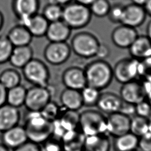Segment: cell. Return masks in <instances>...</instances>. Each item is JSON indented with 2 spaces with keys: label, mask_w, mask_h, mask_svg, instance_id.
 <instances>
[{
  "label": "cell",
  "mask_w": 151,
  "mask_h": 151,
  "mask_svg": "<svg viewBox=\"0 0 151 151\" xmlns=\"http://www.w3.org/2000/svg\"><path fill=\"white\" fill-rule=\"evenodd\" d=\"M23 126L28 140L39 145L52 136L53 122L45 119L40 111L27 110Z\"/></svg>",
  "instance_id": "cell-1"
},
{
  "label": "cell",
  "mask_w": 151,
  "mask_h": 151,
  "mask_svg": "<svg viewBox=\"0 0 151 151\" xmlns=\"http://www.w3.org/2000/svg\"><path fill=\"white\" fill-rule=\"evenodd\" d=\"M87 85L101 91L107 87L113 78V68L104 60L92 61L84 68Z\"/></svg>",
  "instance_id": "cell-2"
},
{
  "label": "cell",
  "mask_w": 151,
  "mask_h": 151,
  "mask_svg": "<svg viewBox=\"0 0 151 151\" xmlns=\"http://www.w3.org/2000/svg\"><path fill=\"white\" fill-rule=\"evenodd\" d=\"M91 16L89 6L74 1L64 5L61 19L72 29H78L86 27Z\"/></svg>",
  "instance_id": "cell-3"
},
{
  "label": "cell",
  "mask_w": 151,
  "mask_h": 151,
  "mask_svg": "<svg viewBox=\"0 0 151 151\" xmlns=\"http://www.w3.org/2000/svg\"><path fill=\"white\" fill-rule=\"evenodd\" d=\"M78 128L86 136L107 134V117L102 112L86 110L80 113Z\"/></svg>",
  "instance_id": "cell-4"
},
{
  "label": "cell",
  "mask_w": 151,
  "mask_h": 151,
  "mask_svg": "<svg viewBox=\"0 0 151 151\" xmlns=\"http://www.w3.org/2000/svg\"><path fill=\"white\" fill-rule=\"evenodd\" d=\"M100 44L99 39L94 34L83 31L74 35L70 45L71 51L77 56L83 58H91L96 56Z\"/></svg>",
  "instance_id": "cell-5"
},
{
  "label": "cell",
  "mask_w": 151,
  "mask_h": 151,
  "mask_svg": "<svg viewBox=\"0 0 151 151\" xmlns=\"http://www.w3.org/2000/svg\"><path fill=\"white\" fill-rule=\"evenodd\" d=\"M22 71L26 80L33 86H48L50 72L47 65L41 61L32 58L22 68Z\"/></svg>",
  "instance_id": "cell-6"
},
{
  "label": "cell",
  "mask_w": 151,
  "mask_h": 151,
  "mask_svg": "<svg viewBox=\"0 0 151 151\" xmlns=\"http://www.w3.org/2000/svg\"><path fill=\"white\" fill-rule=\"evenodd\" d=\"M52 94L48 87L33 86L27 89L24 105L27 110L40 111L51 100Z\"/></svg>",
  "instance_id": "cell-7"
},
{
  "label": "cell",
  "mask_w": 151,
  "mask_h": 151,
  "mask_svg": "<svg viewBox=\"0 0 151 151\" xmlns=\"http://www.w3.org/2000/svg\"><path fill=\"white\" fill-rule=\"evenodd\" d=\"M139 60L130 58H125L118 61L113 67V78L121 84L136 80L138 77Z\"/></svg>",
  "instance_id": "cell-8"
},
{
  "label": "cell",
  "mask_w": 151,
  "mask_h": 151,
  "mask_svg": "<svg viewBox=\"0 0 151 151\" xmlns=\"http://www.w3.org/2000/svg\"><path fill=\"white\" fill-rule=\"evenodd\" d=\"M71 53L70 45L67 42H50L44 50V55L48 63L58 65L67 61Z\"/></svg>",
  "instance_id": "cell-9"
},
{
  "label": "cell",
  "mask_w": 151,
  "mask_h": 151,
  "mask_svg": "<svg viewBox=\"0 0 151 151\" xmlns=\"http://www.w3.org/2000/svg\"><path fill=\"white\" fill-rule=\"evenodd\" d=\"M123 101L136 104L146 99V90L144 84L136 80L122 84L120 95Z\"/></svg>",
  "instance_id": "cell-10"
},
{
  "label": "cell",
  "mask_w": 151,
  "mask_h": 151,
  "mask_svg": "<svg viewBox=\"0 0 151 151\" xmlns=\"http://www.w3.org/2000/svg\"><path fill=\"white\" fill-rule=\"evenodd\" d=\"M130 117L120 112L109 114L107 116V133L114 137L130 132Z\"/></svg>",
  "instance_id": "cell-11"
},
{
  "label": "cell",
  "mask_w": 151,
  "mask_h": 151,
  "mask_svg": "<svg viewBox=\"0 0 151 151\" xmlns=\"http://www.w3.org/2000/svg\"><path fill=\"white\" fill-rule=\"evenodd\" d=\"M139 35L135 28L121 24L111 32V39L114 45L120 48H129Z\"/></svg>",
  "instance_id": "cell-12"
},
{
  "label": "cell",
  "mask_w": 151,
  "mask_h": 151,
  "mask_svg": "<svg viewBox=\"0 0 151 151\" xmlns=\"http://www.w3.org/2000/svg\"><path fill=\"white\" fill-rule=\"evenodd\" d=\"M146 16L144 6L131 3L124 6L120 24L136 28L144 23Z\"/></svg>",
  "instance_id": "cell-13"
},
{
  "label": "cell",
  "mask_w": 151,
  "mask_h": 151,
  "mask_svg": "<svg viewBox=\"0 0 151 151\" xmlns=\"http://www.w3.org/2000/svg\"><path fill=\"white\" fill-rule=\"evenodd\" d=\"M61 80L65 88L81 90L87 86L84 68L77 66L66 68L62 74Z\"/></svg>",
  "instance_id": "cell-14"
},
{
  "label": "cell",
  "mask_w": 151,
  "mask_h": 151,
  "mask_svg": "<svg viewBox=\"0 0 151 151\" xmlns=\"http://www.w3.org/2000/svg\"><path fill=\"white\" fill-rule=\"evenodd\" d=\"M1 139L2 143L12 150L28 140L24 126L19 124L2 132Z\"/></svg>",
  "instance_id": "cell-15"
},
{
  "label": "cell",
  "mask_w": 151,
  "mask_h": 151,
  "mask_svg": "<svg viewBox=\"0 0 151 151\" xmlns=\"http://www.w3.org/2000/svg\"><path fill=\"white\" fill-rule=\"evenodd\" d=\"M21 113L18 108L7 103L0 107V132H4L19 124Z\"/></svg>",
  "instance_id": "cell-16"
},
{
  "label": "cell",
  "mask_w": 151,
  "mask_h": 151,
  "mask_svg": "<svg viewBox=\"0 0 151 151\" xmlns=\"http://www.w3.org/2000/svg\"><path fill=\"white\" fill-rule=\"evenodd\" d=\"M19 25L25 27L32 37L45 36L49 22L42 15L35 14L19 21Z\"/></svg>",
  "instance_id": "cell-17"
},
{
  "label": "cell",
  "mask_w": 151,
  "mask_h": 151,
  "mask_svg": "<svg viewBox=\"0 0 151 151\" xmlns=\"http://www.w3.org/2000/svg\"><path fill=\"white\" fill-rule=\"evenodd\" d=\"M72 29L62 19L49 22L45 36L50 42H66L70 38Z\"/></svg>",
  "instance_id": "cell-18"
},
{
  "label": "cell",
  "mask_w": 151,
  "mask_h": 151,
  "mask_svg": "<svg viewBox=\"0 0 151 151\" xmlns=\"http://www.w3.org/2000/svg\"><path fill=\"white\" fill-rule=\"evenodd\" d=\"M122 103L120 96L111 92H105L100 93L96 106L101 112L109 114L119 112Z\"/></svg>",
  "instance_id": "cell-19"
},
{
  "label": "cell",
  "mask_w": 151,
  "mask_h": 151,
  "mask_svg": "<svg viewBox=\"0 0 151 151\" xmlns=\"http://www.w3.org/2000/svg\"><path fill=\"white\" fill-rule=\"evenodd\" d=\"M86 136L78 129L67 131L61 138L63 151H83Z\"/></svg>",
  "instance_id": "cell-20"
},
{
  "label": "cell",
  "mask_w": 151,
  "mask_h": 151,
  "mask_svg": "<svg viewBox=\"0 0 151 151\" xmlns=\"http://www.w3.org/2000/svg\"><path fill=\"white\" fill-rule=\"evenodd\" d=\"M128 49L131 57L141 60L151 56V41L146 35H139Z\"/></svg>",
  "instance_id": "cell-21"
},
{
  "label": "cell",
  "mask_w": 151,
  "mask_h": 151,
  "mask_svg": "<svg viewBox=\"0 0 151 151\" xmlns=\"http://www.w3.org/2000/svg\"><path fill=\"white\" fill-rule=\"evenodd\" d=\"M111 142L107 134L86 136L83 151H110Z\"/></svg>",
  "instance_id": "cell-22"
},
{
  "label": "cell",
  "mask_w": 151,
  "mask_h": 151,
  "mask_svg": "<svg viewBox=\"0 0 151 151\" xmlns=\"http://www.w3.org/2000/svg\"><path fill=\"white\" fill-rule=\"evenodd\" d=\"M60 100L65 109L77 111L83 106L80 90L65 88L60 94Z\"/></svg>",
  "instance_id": "cell-23"
},
{
  "label": "cell",
  "mask_w": 151,
  "mask_h": 151,
  "mask_svg": "<svg viewBox=\"0 0 151 151\" xmlns=\"http://www.w3.org/2000/svg\"><path fill=\"white\" fill-rule=\"evenodd\" d=\"M32 51L29 45L14 47L9 61L17 68H22L32 58Z\"/></svg>",
  "instance_id": "cell-24"
},
{
  "label": "cell",
  "mask_w": 151,
  "mask_h": 151,
  "mask_svg": "<svg viewBox=\"0 0 151 151\" xmlns=\"http://www.w3.org/2000/svg\"><path fill=\"white\" fill-rule=\"evenodd\" d=\"M38 8V0H14V9L18 21L36 14Z\"/></svg>",
  "instance_id": "cell-25"
},
{
  "label": "cell",
  "mask_w": 151,
  "mask_h": 151,
  "mask_svg": "<svg viewBox=\"0 0 151 151\" xmlns=\"http://www.w3.org/2000/svg\"><path fill=\"white\" fill-rule=\"evenodd\" d=\"M32 36L27 29L20 25L13 28L6 37L14 47L29 45Z\"/></svg>",
  "instance_id": "cell-26"
},
{
  "label": "cell",
  "mask_w": 151,
  "mask_h": 151,
  "mask_svg": "<svg viewBox=\"0 0 151 151\" xmlns=\"http://www.w3.org/2000/svg\"><path fill=\"white\" fill-rule=\"evenodd\" d=\"M114 138L113 146L116 151H133L138 147L139 137L130 132Z\"/></svg>",
  "instance_id": "cell-27"
},
{
  "label": "cell",
  "mask_w": 151,
  "mask_h": 151,
  "mask_svg": "<svg viewBox=\"0 0 151 151\" xmlns=\"http://www.w3.org/2000/svg\"><path fill=\"white\" fill-rule=\"evenodd\" d=\"M57 120L66 132L78 129L80 113L77 110L65 109L64 111H61L59 117Z\"/></svg>",
  "instance_id": "cell-28"
},
{
  "label": "cell",
  "mask_w": 151,
  "mask_h": 151,
  "mask_svg": "<svg viewBox=\"0 0 151 151\" xmlns=\"http://www.w3.org/2000/svg\"><path fill=\"white\" fill-rule=\"evenodd\" d=\"M27 88L21 85H18L7 90V104L17 108H20L24 105Z\"/></svg>",
  "instance_id": "cell-29"
},
{
  "label": "cell",
  "mask_w": 151,
  "mask_h": 151,
  "mask_svg": "<svg viewBox=\"0 0 151 151\" xmlns=\"http://www.w3.org/2000/svg\"><path fill=\"white\" fill-rule=\"evenodd\" d=\"M130 132L138 137L149 132L147 117H142L136 114L130 117Z\"/></svg>",
  "instance_id": "cell-30"
},
{
  "label": "cell",
  "mask_w": 151,
  "mask_h": 151,
  "mask_svg": "<svg viewBox=\"0 0 151 151\" xmlns=\"http://www.w3.org/2000/svg\"><path fill=\"white\" fill-rule=\"evenodd\" d=\"M21 80L20 74L15 70H5L0 75V83L7 90L19 85Z\"/></svg>",
  "instance_id": "cell-31"
},
{
  "label": "cell",
  "mask_w": 151,
  "mask_h": 151,
  "mask_svg": "<svg viewBox=\"0 0 151 151\" xmlns=\"http://www.w3.org/2000/svg\"><path fill=\"white\" fill-rule=\"evenodd\" d=\"M63 7L54 2L47 4L43 10L42 15L49 22H55L61 20L63 15Z\"/></svg>",
  "instance_id": "cell-32"
},
{
  "label": "cell",
  "mask_w": 151,
  "mask_h": 151,
  "mask_svg": "<svg viewBox=\"0 0 151 151\" xmlns=\"http://www.w3.org/2000/svg\"><path fill=\"white\" fill-rule=\"evenodd\" d=\"M80 92L83 105L88 107L96 106L100 95V91L87 85L80 90Z\"/></svg>",
  "instance_id": "cell-33"
},
{
  "label": "cell",
  "mask_w": 151,
  "mask_h": 151,
  "mask_svg": "<svg viewBox=\"0 0 151 151\" xmlns=\"http://www.w3.org/2000/svg\"><path fill=\"white\" fill-rule=\"evenodd\" d=\"M110 7L109 0H96L89 6L91 14L98 18L107 17Z\"/></svg>",
  "instance_id": "cell-34"
},
{
  "label": "cell",
  "mask_w": 151,
  "mask_h": 151,
  "mask_svg": "<svg viewBox=\"0 0 151 151\" xmlns=\"http://www.w3.org/2000/svg\"><path fill=\"white\" fill-rule=\"evenodd\" d=\"M61 111L60 107L55 102L51 100L40 112L45 119L53 122L59 117Z\"/></svg>",
  "instance_id": "cell-35"
},
{
  "label": "cell",
  "mask_w": 151,
  "mask_h": 151,
  "mask_svg": "<svg viewBox=\"0 0 151 151\" xmlns=\"http://www.w3.org/2000/svg\"><path fill=\"white\" fill-rule=\"evenodd\" d=\"M138 76L147 83H151V56L139 60Z\"/></svg>",
  "instance_id": "cell-36"
},
{
  "label": "cell",
  "mask_w": 151,
  "mask_h": 151,
  "mask_svg": "<svg viewBox=\"0 0 151 151\" xmlns=\"http://www.w3.org/2000/svg\"><path fill=\"white\" fill-rule=\"evenodd\" d=\"M13 48L7 38H0V64L9 60Z\"/></svg>",
  "instance_id": "cell-37"
},
{
  "label": "cell",
  "mask_w": 151,
  "mask_h": 151,
  "mask_svg": "<svg viewBox=\"0 0 151 151\" xmlns=\"http://www.w3.org/2000/svg\"><path fill=\"white\" fill-rule=\"evenodd\" d=\"M42 151H63L61 139L51 136L41 145Z\"/></svg>",
  "instance_id": "cell-38"
},
{
  "label": "cell",
  "mask_w": 151,
  "mask_h": 151,
  "mask_svg": "<svg viewBox=\"0 0 151 151\" xmlns=\"http://www.w3.org/2000/svg\"><path fill=\"white\" fill-rule=\"evenodd\" d=\"M123 8L124 5L120 4L111 5L109 12L107 15L109 21L114 24H120L123 13Z\"/></svg>",
  "instance_id": "cell-39"
},
{
  "label": "cell",
  "mask_w": 151,
  "mask_h": 151,
  "mask_svg": "<svg viewBox=\"0 0 151 151\" xmlns=\"http://www.w3.org/2000/svg\"><path fill=\"white\" fill-rule=\"evenodd\" d=\"M151 114V105L145 99L135 104V114L148 117Z\"/></svg>",
  "instance_id": "cell-40"
},
{
  "label": "cell",
  "mask_w": 151,
  "mask_h": 151,
  "mask_svg": "<svg viewBox=\"0 0 151 151\" xmlns=\"http://www.w3.org/2000/svg\"><path fill=\"white\" fill-rule=\"evenodd\" d=\"M12 151H42L40 145L27 140L19 146L12 149Z\"/></svg>",
  "instance_id": "cell-41"
},
{
  "label": "cell",
  "mask_w": 151,
  "mask_h": 151,
  "mask_svg": "<svg viewBox=\"0 0 151 151\" xmlns=\"http://www.w3.org/2000/svg\"><path fill=\"white\" fill-rule=\"evenodd\" d=\"M138 147L142 151H151V133L147 132L139 137Z\"/></svg>",
  "instance_id": "cell-42"
},
{
  "label": "cell",
  "mask_w": 151,
  "mask_h": 151,
  "mask_svg": "<svg viewBox=\"0 0 151 151\" xmlns=\"http://www.w3.org/2000/svg\"><path fill=\"white\" fill-rule=\"evenodd\" d=\"M119 112L124 114L129 117L135 114V104L123 101L122 106Z\"/></svg>",
  "instance_id": "cell-43"
},
{
  "label": "cell",
  "mask_w": 151,
  "mask_h": 151,
  "mask_svg": "<svg viewBox=\"0 0 151 151\" xmlns=\"http://www.w3.org/2000/svg\"><path fill=\"white\" fill-rule=\"evenodd\" d=\"M110 53V50L109 47L104 44L100 43L95 57H96L98 59L105 60L109 56Z\"/></svg>",
  "instance_id": "cell-44"
},
{
  "label": "cell",
  "mask_w": 151,
  "mask_h": 151,
  "mask_svg": "<svg viewBox=\"0 0 151 151\" xmlns=\"http://www.w3.org/2000/svg\"><path fill=\"white\" fill-rule=\"evenodd\" d=\"M7 89L0 83V107L6 103Z\"/></svg>",
  "instance_id": "cell-45"
},
{
  "label": "cell",
  "mask_w": 151,
  "mask_h": 151,
  "mask_svg": "<svg viewBox=\"0 0 151 151\" xmlns=\"http://www.w3.org/2000/svg\"><path fill=\"white\" fill-rule=\"evenodd\" d=\"M143 6L147 15H149L151 17V0H148Z\"/></svg>",
  "instance_id": "cell-46"
},
{
  "label": "cell",
  "mask_w": 151,
  "mask_h": 151,
  "mask_svg": "<svg viewBox=\"0 0 151 151\" xmlns=\"http://www.w3.org/2000/svg\"><path fill=\"white\" fill-rule=\"evenodd\" d=\"M146 35L151 41V19L148 22L146 27Z\"/></svg>",
  "instance_id": "cell-47"
},
{
  "label": "cell",
  "mask_w": 151,
  "mask_h": 151,
  "mask_svg": "<svg viewBox=\"0 0 151 151\" xmlns=\"http://www.w3.org/2000/svg\"><path fill=\"white\" fill-rule=\"evenodd\" d=\"M94 1L96 0H75L76 2L87 6H89L92 3H93Z\"/></svg>",
  "instance_id": "cell-48"
},
{
  "label": "cell",
  "mask_w": 151,
  "mask_h": 151,
  "mask_svg": "<svg viewBox=\"0 0 151 151\" xmlns=\"http://www.w3.org/2000/svg\"><path fill=\"white\" fill-rule=\"evenodd\" d=\"M130 1L133 4L143 6L146 4V3L147 2L148 0H130Z\"/></svg>",
  "instance_id": "cell-49"
},
{
  "label": "cell",
  "mask_w": 151,
  "mask_h": 151,
  "mask_svg": "<svg viewBox=\"0 0 151 151\" xmlns=\"http://www.w3.org/2000/svg\"><path fill=\"white\" fill-rule=\"evenodd\" d=\"M73 0H53L52 2H54L57 4H58L61 5H65L71 2H72Z\"/></svg>",
  "instance_id": "cell-50"
},
{
  "label": "cell",
  "mask_w": 151,
  "mask_h": 151,
  "mask_svg": "<svg viewBox=\"0 0 151 151\" xmlns=\"http://www.w3.org/2000/svg\"><path fill=\"white\" fill-rule=\"evenodd\" d=\"M0 151H10L9 149L2 143H0Z\"/></svg>",
  "instance_id": "cell-51"
},
{
  "label": "cell",
  "mask_w": 151,
  "mask_h": 151,
  "mask_svg": "<svg viewBox=\"0 0 151 151\" xmlns=\"http://www.w3.org/2000/svg\"><path fill=\"white\" fill-rule=\"evenodd\" d=\"M148 120V124H149V132L151 133V114L147 117Z\"/></svg>",
  "instance_id": "cell-52"
},
{
  "label": "cell",
  "mask_w": 151,
  "mask_h": 151,
  "mask_svg": "<svg viewBox=\"0 0 151 151\" xmlns=\"http://www.w3.org/2000/svg\"><path fill=\"white\" fill-rule=\"evenodd\" d=\"M2 22H3V19H2V17L0 14V28L1 27L2 25Z\"/></svg>",
  "instance_id": "cell-53"
},
{
  "label": "cell",
  "mask_w": 151,
  "mask_h": 151,
  "mask_svg": "<svg viewBox=\"0 0 151 151\" xmlns=\"http://www.w3.org/2000/svg\"><path fill=\"white\" fill-rule=\"evenodd\" d=\"M133 151H137L136 150H133Z\"/></svg>",
  "instance_id": "cell-54"
}]
</instances>
